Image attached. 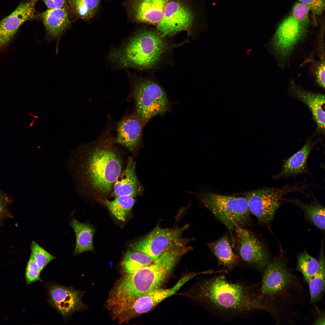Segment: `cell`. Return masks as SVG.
<instances>
[{
  "mask_svg": "<svg viewBox=\"0 0 325 325\" xmlns=\"http://www.w3.org/2000/svg\"><path fill=\"white\" fill-rule=\"evenodd\" d=\"M284 202L292 204L304 212L305 217L309 221L322 231L325 228V207L315 200L305 203L296 198H285Z\"/></svg>",
  "mask_w": 325,
  "mask_h": 325,
  "instance_id": "obj_22",
  "label": "cell"
},
{
  "mask_svg": "<svg viewBox=\"0 0 325 325\" xmlns=\"http://www.w3.org/2000/svg\"><path fill=\"white\" fill-rule=\"evenodd\" d=\"M219 265L228 272L238 266L240 261L233 251L228 235L224 234L217 240L208 244Z\"/></svg>",
  "mask_w": 325,
  "mask_h": 325,
  "instance_id": "obj_20",
  "label": "cell"
},
{
  "mask_svg": "<svg viewBox=\"0 0 325 325\" xmlns=\"http://www.w3.org/2000/svg\"><path fill=\"white\" fill-rule=\"evenodd\" d=\"M74 14L79 18L89 19L95 14L101 0H66Z\"/></svg>",
  "mask_w": 325,
  "mask_h": 325,
  "instance_id": "obj_26",
  "label": "cell"
},
{
  "mask_svg": "<svg viewBox=\"0 0 325 325\" xmlns=\"http://www.w3.org/2000/svg\"><path fill=\"white\" fill-rule=\"evenodd\" d=\"M290 94L308 106L317 125V131L324 133L325 96L321 93L305 90L294 85L290 86Z\"/></svg>",
  "mask_w": 325,
  "mask_h": 325,
  "instance_id": "obj_19",
  "label": "cell"
},
{
  "mask_svg": "<svg viewBox=\"0 0 325 325\" xmlns=\"http://www.w3.org/2000/svg\"><path fill=\"white\" fill-rule=\"evenodd\" d=\"M322 61L318 65L316 71L317 81L318 84L322 88L325 87V62Z\"/></svg>",
  "mask_w": 325,
  "mask_h": 325,
  "instance_id": "obj_32",
  "label": "cell"
},
{
  "mask_svg": "<svg viewBox=\"0 0 325 325\" xmlns=\"http://www.w3.org/2000/svg\"><path fill=\"white\" fill-rule=\"evenodd\" d=\"M38 0L20 3L12 13L0 21V51L7 47L23 23L36 18L35 5Z\"/></svg>",
  "mask_w": 325,
  "mask_h": 325,
  "instance_id": "obj_12",
  "label": "cell"
},
{
  "mask_svg": "<svg viewBox=\"0 0 325 325\" xmlns=\"http://www.w3.org/2000/svg\"><path fill=\"white\" fill-rule=\"evenodd\" d=\"M153 261L144 253L134 251H128L125 254L121 266L126 274H132L149 265Z\"/></svg>",
  "mask_w": 325,
  "mask_h": 325,
  "instance_id": "obj_24",
  "label": "cell"
},
{
  "mask_svg": "<svg viewBox=\"0 0 325 325\" xmlns=\"http://www.w3.org/2000/svg\"><path fill=\"white\" fill-rule=\"evenodd\" d=\"M306 4L314 14H321L325 9L324 0H298Z\"/></svg>",
  "mask_w": 325,
  "mask_h": 325,
  "instance_id": "obj_31",
  "label": "cell"
},
{
  "mask_svg": "<svg viewBox=\"0 0 325 325\" xmlns=\"http://www.w3.org/2000/svg\"><path fill=\"white\" fill-rule=\"evenodd\" d=\"M136 165L133 158L129 157L126 167L113 184L112 193L114 196L134 197L142 193L144 188L136 175Z\"/></svg>",
  "mask_w": 325,
  "mask_h": 325,
  "instance_id": "obj_18",
  "label": "cell"
},
{
  "mask_svg": "<svg viewBox=\"0 0 325 325\" xmlns=\"http://www.w3.org/2000/svg\"><path fill=\"white\" fill-rule=\"evenodd\" d=\"M305 185L286 184L281 187L259 188L244 193L250 212L262 224H269L279 208L284 202L283 196L289 193L298 192L305 195Z\"/></svg>",
  "mask_w": 325,
  "mask_h": 325,
  "instance_id": "obj_8",
  "label": "cell"
},
{
  "mask_svg": "<svg viewBox=\"0 0 325 325\" xmlns=\"http://www.w3.org/2000/svg\"><path fill=\"white\" fill-rule=\"evenodd\" d=\"M316 317L314 320V324L315 325H324L325 316L324 313L323 311L317 309Z\"/></svg>",
  "mask_w": 325,
  "mask_h": 325,
  "instance_id": "obj_34",
  "label": "cell"
},
{
  "mask_svg": "<svg viewBox=\"0 0 325 325\" xmlns=\"http://www.w3.org/2000/svg\"><path fill=\"white\" fill-rule=\"evenodd\" d=\"M202 0H168L156 29L162 37L189 31L200 19H206Z\"/></svg>",
  "mask_w": 325,
  "mask_h": 325,
  "instance_id": "obj_6",
  "label": "cell"
},
{
  "mask_svg": "<svg viewBox=\"0 0 325 325\" xmlns=\"http://www.w3.org/2000/svg\"><path fill=\"white\" fill-rule=\"evenodd\" d=\"M323 242L318 259V270L307 283L309 288V303L313 305L320 301L325 291V262Z\"/></svg>",
  "mask_w": 325,
  "mask_h": 325,
  "instance_id": "obj_23",
  "label": "cell"
},
{
  "mask_svg": "<svg viewBox=\"0 0 325 325\" xmlns=\"http://www.w3.org/2000/svg\"><path fill=\"white\" fill-rule=\"evenodd\" d=\"M168 0H128V14L135 22L157 25L162 20Z\"/></svg>",
  "mask_w": 325,
  "mask_h": 325,
  "instance_id": "obj_14",
  "label": "cell"
},
{
  "mask_svg": "<svg viewBox=\"0 0 325 325\" xmlns=\"http://www.w3.org/2000/svg\"><path fill=\"white\" fill-rule=\"evenodd\" d=\"M318 141H314L311 138H308L304 145L299 151L283 161L280 172L273 175L272 178L278 180L290 177H296L303 174L310 175L307 161L312 148Z\"/></svg>",
  "mask_w": 325,
  "mask_h": 325,
  "instance_id": "obj_16",
  "label": "cell"
},
{
  "mask_svg": "<svg viewBox=\"0 0 325 325\" xmlns=\"http://www.w3.org/2000/svg\"><path fill=\"white\" fill-rule=\"evenodd\" d=\"M31 254L41 271L49 263L56 258L34 241H32L31 243Z\"/></svg>",
  "mask_w": 325,
  "mask_h": 325,
  "instance_id": "obj_28",
  "label": "cell"
},
{
  "mask_svg": "<svg viewBox=\"0 0 325 325\" xmlns=\"http://www.w3.org/2000/svg\"><path fill=\"white\" fill-rule=\"evenodd\" d=\"M319 266L318 260L310 255L306 250L298 255L296 270L301 273L307 283L317 273Z\"/></svg>",
  "mask_w": 325,
  "mask_h": 325,
  "instance_id": "obj_27",
  "label": "cell"
},
{
  "mask_svg": "<svg viewBox=\"0 0 325 325\" xmlns=\"http://www.w3.org/2000/svg\"><path fill=\"white\" fill-rule=\"evenodd\" d=\"M308 7L305 4L301 2L296 3L292 10V16L302 25L308 28L310 21L309 17L310 11Z\"/></svg>",
  "mask_w": 325,
  "mask_h": 325,
  "instance_id": "obj_29",
  "label": "cell"
},
{
  "mask_svg": "<svg viewBox=\"0 0 325 325\" xmlns=\"http://www.w3.org/2000/svg\"><path fill=\"white\" fill-rule=\"evenodd\" d=\"M197 292L200 301L212 313L222 318L231 319L263 311L258 284L233 283L224 275H219L204 280Z\"/></svg>",
  "mask_w": 325,
  "mask_h": 325,
  "instance_id": "obj_3",
  "label": "cell"
},
{
  "mask_svg": "<svg viewBox=\"0 0 325 325\" xmlns=\"http://www.w3.org/2000/svg\"><path fill=\"white\" fill-rule=\"evenodd\" d=\"M70 225L75 232L76 242L73 255H77L83 252L94 250V228L88 223H82L73 217Z\"/></svg>",
  "mask_w": 325,
  "mask_h": 325,
  "instance_id": "obj_21",
  "label": "cell"
},
{
  "mask_svg": "<svg viewBox=\"0 0 325 325\" xmlns=\"http://www.w3.org/2000/svg\"><path fill=\"white\" fill-rule=\"evenodd\" d=\"M199 202L228 229L233 235L236 226H243L250 218L248 202L245 197L224 195L209 192H190Z\"/></svg>",
  "mask_w": 325,
  "mask_h": 325,
  "instance_id": "obj_5",
  "label": "cell"
},
{
  "mask_svg": "<svg viewBox=\"0 0 325 325\" xmlns=\"http://www.w3.org/2000/svg\"><path fill=\"white\" fill-rule=\"evenodd\" d=\"M46 32V40L56 41L57 49L60 38L70 24L67 7L48 9L41 14Z\"/></svg>",
  "mask_w": 325,
  "mask_h": 325,
  "instance_id": "obj_17",
  "label": "cell"
},
{
  "mask_svg": "<svg viewBox=\"0 0 325 325\" xmlns=\"http://www.w3.org/2000/svg\"><path fill=\"white\" fill-rule=\"evenodd\" d=\"M48 9L67 7L66 0H42Z\"/></svg>",
  "mask_w": 325,
  "mask_h": 325,
  "instance_id": "obj_33",
  "label": "cell"
},
{
  "mask_svg": "<svg viewBox=\"0 0 325 325\" xmlns=\"http://www.w3.org/2000/svg\"><path fill=\"white\" fill-rule=\"evenodd\" d=\"M188 227L187 225L181 227L170 229L157 226L147 235L133 243L130 247L134 251L144 253L154 260L169 245L180 237Z\"/></svg>",
  "mask_w": 325,
  "mask_h": 325,
  "instance_id": "obj_10",
  "label": "cell"
},
{
  "mask_svg": "<svg viewBox=\"0 0 325 325\" xmlns=\"http://www.w3.org/2000/svg\"><path fill=\"white\" fill-rule=\"evenodd\" d=\"M234 233L240 261L250 268L263 272L269 262L268 253L263 244L243 226H236Z\"/></svg>",
  "mask_w": 325,
  "mask_h": 325,
  "instance_id": "obj_9",
  "label": "cell"
},
{
  "mask_svg": "<svg viewBox=\"0 0 325 325\" xmlns=\"http://www.w3.org/2000/svg\"><path fill=\"white\" fill-rule=\"evenodd\" d=\"M41 271L31 254L27 262L26 271L27 285L37 281H42L40 276Z\"/></svg>",
  "mask_w": 325,
  "mask_h": 325,
  "instance_id": "obj_30",
  "label": "cell"
},
{
  "mask_svg": "<svg viewBox=\"0 0 325 325\" xmlns=\"http://www.w3.org/2000/svg\"><path fill=\"white\" fill-rule=\"evenodd\" d=\"M162 38L157 30L142 29L121 48L113 51L110 58L121 67L150 68L159 61L165 50Z\"/></svg>",
  "mask_w": 325,
  "mask_h": 325,
  "instance_id": "obj_4",
  "label": "cell"
},
{
  "mask_svg": "<svg viewBox=\"0 0 325 325\" xmlns=\"http://www.w3.org/2000/svg\"><path fill=\"white\" fill-rule=\"evenodd\" d=\"M307 28L293 16L286 17L278 26L273 39V46L277 56L286 58L294 46L306 35Z\"/></svg>",
  "mask_w": 325,
  "mask_h": 325,
  "instance_id": "obj_11",
  "label": "cell"
},
{
  "mask_svg": "<svg viewBox=\"0 0 325 325\" xmlns=\"http://www.w3.org/2000/svg\"><path fill=\"white\" fill-rule=\"evenodd\" d=\"M263 272L258 286L263 311L277 324H293L304 318L302 311L309 302V294L287 262L275 258Z\"/></svg>",
  "mask_w": 325,
  "mask_h": 325,
  "instance_id": "obj_2",
  "label": "cell"
},
{
  "mask_svg": "<svg viewBox=\"0 0 325 325\" xmlns=\"http://www.w3.org/2000/svg\"><path fill=\"white\" fill-rule=\"evenodd\" d=\"M8 200V197L2 190L0 189V210L2 209Z\"/></svg>",
  "mask_w": 325,
  "mask_h": 325,
  "instance_id": "obj_35",
  "label": "cell"
},
{
  "mask_svg": "<svg viewBox=\"0 0 325 325\" xmlns=\"http://www.w3.org/2000/svg\"><path fill=\"white\" fill-rule=\"evenodd\" d=\"M116 197L112 201H105L104 204L117 219L124 221L135 203V199L134 197L129 196Z\"/></svg>",
  "mask_w": 325,
  "mask_h": 325,
  "instance_id": "obj_25",
  "label": "cell"
},
{
  "mask_svg": "<svg viewBox=\"0 0 325 325\" xmlns=\"http://www.w3.org/2000/svg\"><path fill=\"white\" fill-rule=\"evenodd\" d=\"M47 287L50 303L63 317L86 308L82 300L84 292L55 284H49Z\"/></svg>",
  "mask_w": 325,
  "mask_h": 325,
  "instance_id": "obj_13",
  "label": "cell"
},
{
  "mask_svg": "<svg viewBox=\"0 0 325 325\" xmlns=\"http://www.w3.org/2000/svg\"><path fill=\"white\" fill-rule=\"evenodd\" d=\"M111 127L94 141L73 150L66 166L79 194L103 199L112 193L122 161Z\"/></svg>",
  "mask_w": 325,
  "mask_h": 325,
  "instance_id": "obj_1",
  "label": "cell"
},
{
  "mask_svg": "<svg viewBox=\"0 0 325 325\" xmlns=\"http://www.w3.org/2000/svg\"><path fill=\"white\" fill-rule=\"evenodd\" d=\"M143 127L133 113L125 116L118 123L116 142L131 151H135L142 143Z\"/></svg>",
  "mask_w": 325,
  "mask_h": 325,
  "instance_id": "obj_15",
  "label": "cell"
},
{
  "mask_svg": "<svg viewBox=\"0 0 325 325\" xmlns=\"http://www.w3.org/2000/svg\"><path fill=\"white\" fill-rule=\"evenodd\" d=\"M131 95L135 104L133 113L144 127L154 117L163 115L169 109V101L165 91L152 80L135 82Z\"/></svg>",
  "mask_w": 325,
  "mask_h": 325,
  "instance_id": "obj_7",
  "label": "cell"
}]
</instances>
